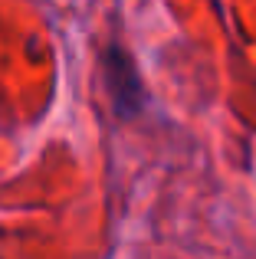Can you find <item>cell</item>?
I'll return each instance as SVG.
<instances>
[{
  "label": "cell",
  "mask_w": 256,
  "mask_h": 259,
  "mask_svg": "<svg viewBox=\"0 0 256 259\" xmlns=\"http://www.w3.org/2000/svg\"><path fill=\"white\" fill-rule=\"evenodd\" d=\"M105 82H109L112 108L118 118H135L145 108V85H141L138 66L118 43L105 50Z\"/></svg>",
  "instance_id": "1"
}]
</instances>
